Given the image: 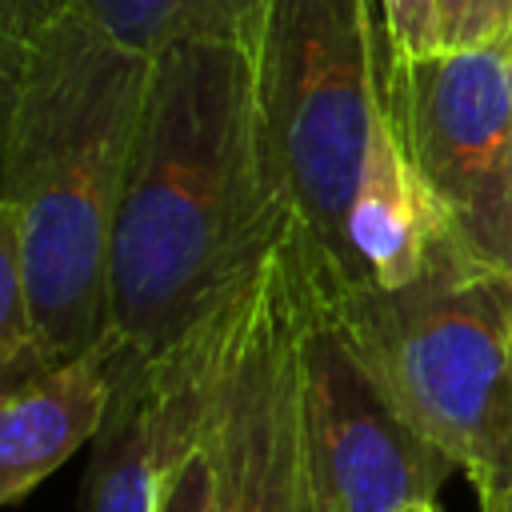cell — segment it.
Segmentation results:
<instances>
[{
	"instance_id": "obj_14",
	"label": "cell",
	"mask_w": 512,
	"mask_h": 512,
	"mask_svg": "<svg viewBox=\"0 0 512 512\" xmlns=\"http://www.w3.org/2000/svg\"><path fill=\"white\" fill-rule=\"evenodd\" d=\"M160 512H216V476L204 444L188 448L168 472Z\"/></svg>"
},
{
	"instance_id": "obj_9",
	"label": "cell",
	"mask_w": 512,
	"mask_h": 512,
	"mask_svg": "<svg viewBox=\"0 0 512 512\" xmlns=\"http://www.w3.org/2000/svg\"><path fill=\"white\" fill-rule=\"evenodd\" d=\"M116 340L52 364L36 380L0 392V500L20 504L60 464H68L88 440H96L112 388H116Z\"/></svg>"
},
{
	"instance_id": "obj_12",
	"label": "cell",
	"mask_w": 512,
	"mask_h": 512,
	"mask_svg": "<svg viewBox=\"0 0 512 512\" xmlns=\"http://www.w3.org/2000/svg\"><path fill=\"white\" fill-rule=\"evenodd\" d=\"M436 40L444 52L512 44V0H436Z\"/></svg>"
},
{
	"instance_id": "obj_3",
	"label": "cell",
	"mask_w": 512,
	"mask_h": 512,
	"mask_svg": "<svg viewBox=\"0 0 512 512\" xmlns=\"http://www.w3.org/2000/svg\"><path fill=\"white\" fill-rule=\"evenodd\" d=\"M316 296L388 404L480 504L496 500L512 484V272L472 260L436 224L412 276Z\"/></svg>"
},
{
	"instance_id": "obj_10",
	"label": "cell",
	"mask_w": 512,
	"mask_h": 512,
	"mask_svg": "<svg viewBox=\"0 0 512 512\" xmlns=\"http://www.w3.org/2000/svg\"><path fill=\"white\" fill-rule=\"evenodd\" d=\"M120 44L156 56L180 40H248L264 0H72Z\"/></svg>"
},
{
	"instance_id": "obj_6",
	"label": "cell",
	"mask_w": 512,
	"mask_h": 512,
	"mask_svg": "<svg viewBox=\"0 0 512 512\" xmlns=\"http://www.w3.org/2000/svg\"><path fill=\"white\" fill-rule=\"evenodd\" d=\"M392 120L444 232L512 272V44L388 60Z\"/></svg>"
},
{
	"instance_id": "obj_15",
	"label": "cell",
	"mask_w": 512,
	"mask_h": 512,
	"mask_svg": "<svg viewBox=\"0 0 512 512\" xmlns=\"http://www.w3.org/2000/svg\"><path fill=\"white\" fill-rule=\"evenodd\" d=\"M480 512H512V484L496 496V500H488V504H480Z\"/></svg>"
},
{
	"instance_id": "obj_8",
	"label": "cell",
	"mask_w": 512,
	"mask_h": 512,
	"mask_svg": "<svg viewBox=\"0 0 512 512\" xmlns=\"http://www.w3.org/2000/svg\"><path fill=\"white\" fill-rule=\"evenodd\" d=\"M244 296L160 356H128L116 344V388L84 480L88 512H160L168 472L200 444L212 372Z\"/></svg>"
},
{
	"instance_id": "obj_2",
	"label": "cell",
	"mask_w": 512,
	"mask_h": 512,
	"mask_svg": "<svg viewBox=\"0 0 512 512\" xmlns=\"http://www.w3.org/2000/svg\"><path fill=\"white\" fill-rule=\"evenodd\" d=\"M148 68L72 0H4L0 216L56 360L108 340L112 224Z\"/></svg>"
},
{
	"instance_id": "obj_1",
	"label": "cell",
	"mask_w": 512,
	"mask_h": 512,
	"mask_svg": "<svg viewBox=\"0 0 512 512\" xmlns=\"http://www.w3.org/2000/svg\"><path fill=\"white\" fill-rule=\"evenodd\" d=\"M296 236L248 40L152 56L112 224L108 336L160 356L224 316Z\"/></svg>"
},
{
	"instance_id": "obj_5",
	"label": "cell",
	"mask_w": 512,
	"mask_h": 512,
	"mask_svg": "<svg viewBox=\"0 0 512 512\" xmlns=\"http://www.w3.org/2000/svg\"><path fill=\"white\" fill-rule=\"evenodd\" d=\"M308 276L296 236L268 260L224 336L200 444L216 512H308L300 440V328Z\"/></svg>"
},
{
	"instance_id": "obj_7",
	"label": "cell",
	"mask_w": 512,
	"mask_h": 512,
	"mask_svg": "<svg viewBox=\"0 0 512 512\" xmlns=\"http://www.w3.org/2000/svg\"><path fill=\"white\" fill-rule=\"evenodd\" d=\"M300 440L308 512H396L432 500L456 472L388 404L312 280L300 328Z\"/></svg>"
},
{
	"instance_id": "obj_4",
	"label": "cell",
	"mask_w": 512,
	"mask_h": 512,
	"mask_svg": "<svg viewBox=\"0 0 512 512\" xmlns=\"http://www.w3.org/2000/svg\"><path fill=\"white\" fill-rule=\"evenodd\" d=\"M260 112L296 248L320 292L360 284L352 208L368 164L400 144L388 36L372 0H264L252 32Z\"/></svg>"
},
{
	"instance_id": "obj_11",
	"label": "cell",
	"mask_w": 512,
	"mask_h": 512,
	"mask_svg": "<svg viewBox=\"0 0 512 512\" xmlns=\"http://www.w3.org/2000/svg\"><path fill=\"white\" fill-rule=\"evenodd\" d=\"M60 364L44 344V332L32 312V296L24 284V264L16 248L12 224L0 216V392H12L40 372Z\"/></svg>"
},
{
	"instance_id": "obj_16",
	"label": "cell",
	"mask_w": 512,
	"mask_h": 512,
	"mask_svg": "<svg viewBox=\"0 0 512 512\" xmlns=\"http://www.w3.org/2000/svg\"><path fill=\"white\" fill-rule=\"evenodd\" d=\"M396 512H440V508H436V500H412V504H404Z\"/></svg>"
},
{
	"instance_id": "obj_13",
	"label": "cell",
	"mask_w": 512,
	"mask_h": 512,
	"mask_svg": "<svg viewBox=\"0 0 512 512\" xmlns=\"http://www.w3.org/2000/svg\"><path fill=\"white\" fill-rule=\"evenodd\" d=\"M384 36H388V60L392 64L440 52L436 0H384Z\"/></svg>"
}]
</instances>
